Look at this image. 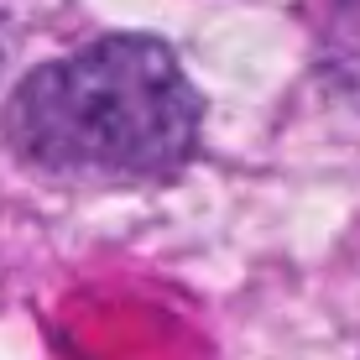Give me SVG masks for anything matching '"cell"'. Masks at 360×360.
Here are the masks:
<instances>
[{"label": "cell", "instance_id": "1", "mask_svg": "<svg viewBox=\"0 0 360 360\" xmlns=\"http://www.w3.org/2000/svg\"><path fill=\"white\" fill-rule=\"evenodd\" d=\"M198 89L157 37H99L27 73L6 136L32 167L63 178H167L198 141Z\"/></svg>", "mask_w": 360, "mask_h": 360}, {"label": "cell", "instance_id": "2", "mask_svg": "<svg viewBox=\"0 0 360 360\" xmlns=\"http://www.w3.org/2000/svg\"><path fill=\"white\" fill-rule=\"evenodd\" d=\"M6 47H11V37H6V21H0V68H6Z\"/></svg>", "mask_w": 360, "mask_h": 360}]
</instances>
